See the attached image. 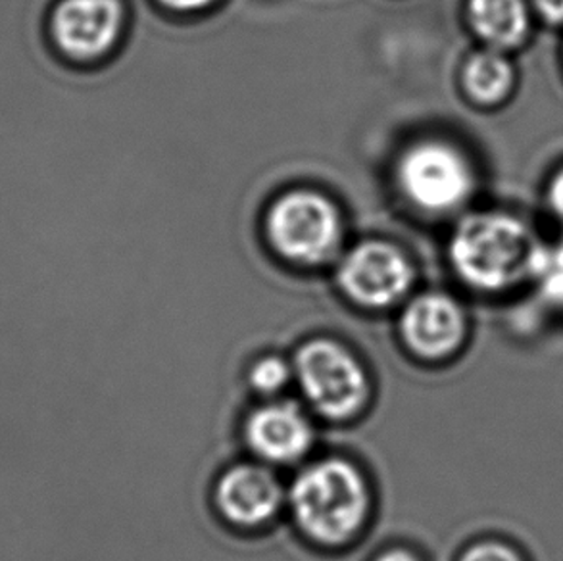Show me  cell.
<instances>
[{
	"mask_svg": "<svg viewBox=\"0 0 563 561\" xmlns=\"http://www.w3.org/2000/svg\"><path fill=\"white\" fill-rule=\"evenodd\" d=\"M339 279L352 300L383 308L406 295L411 283V270L402 254L393 246L367 243L346 256Z\"/></svg>",
	"mask_w": 563,
	"mask_h": 561,
	"instance_id": "cell-6",
	"label": "cell"
},
{
	"mask_svg": "<svg viewBox=\"0 0 563 561\" xmlns=\"http://www.w3.org/2000/svg\"><path fill=\"white\" fill-rule=\"evenodd\" d=\"M462 279L483 290H500L542 267V249L526 223L504 213H481L457 228L450 246Z\"/></svg>",
	"mask_w": 563,
	"mask_h": 561,
	"instance_id": "cell-1",
	"label": "cell"
},
{
	"mask_svg": "<svg viewBox=\"0 0 563 561\" xmlns=\"http://www.w3.org/2000/svg\"><path fill=\"white\" fill-rule=\"evenodd\" d=\"M218 506L221 514L239 525H260L282 506V486L258 465H236L220 479Z\"/></svg>",
	"mask_w": 563,
	"mask_h": 561,
	"instance_id": "cell-9",
	"label": "cell"
},
{
	"mask_svg": "<svg viewBox=\"0 0 563 561\" xmlns=\"http://www.w3.org/2000/svg\"><path fill=\"white\" fill-rule=\"evenodd\" d=\"M465 89L483 105L503 100L514 84V69L503 54L495 51L477 53L470 58L464 72Z\"/></svg>",
	"mask_w": 563,
	"mask_h": 561,
	"instance_id": "cell-12",
	"label": "cell"
},
{
	"mask_svg": "<svg viewBox=\"0 0 563 561\" xmlns=\"http://www.w3.org/2000/svg\"><path fill=\"white\" fill-rule=\"evenodd\" d=\"M406 195L426 210H452L470 197L472 167L464 156L444 143H421L406 152L400 164Z\"/></svg>",
	"mask_w": 563,
	"mask_h": 561,
	"instance_id": "cell-4",
	"label": "cell"
},
{
	"mask_svg": "<svg viewBox=\"0 0 563 561\" xmlns=\"http://www.w3.org/2000/svg\"><path fill=\"white\" fill-rule=\"evenodd\" d=\"M534 7L549 22H563V0H533Z\"/></svg>",
	"mask_w": 563,
	"mask_h": 561,
	"instance_id": "cell-15",
	"label": "cell"
},
{
	"mask_svg": "<svg viewBox=\"0 0 563 561\" xmlns=\"http://www.w3.org/2000/svg\"><path fill=\"white\" fill-rule=\"evenodd\" d=\"M462 561H521V558L511 548L504 547V544L485 542V544L467 550V554L462 558Z\"/></svg>",
	"mask_w": 563,
	"mask_h": 561,
	"instance_id": "cell-14",
	"label": "cell"
},
{
	"mask_svg": "<svg viewBox=\"0 0 563 561\" xmlns=\"http://www.w3.org/2000/svg\"><path fill=\"white\" fill-rule=\"evenodd\" d=\"M122 23L118 0H64L54 12L58 45L77 58H92L114 43Z\"/></svg>",
	"mask_w": 563,
	"mask_h": 561,
	"instance_id": "cell-7",
	"label": "cell"
},
{
	"mask_svg": "<svg viewBox=\"0 0 563 561\" xmlns=\"http://www.w3.org/2000/svg\"><path fill=\"white\" fill-rule=\"evenodd\" d=\"M550 205L554 208L558 218L563 221V169L550 185Z\"/></svg>",
	"mask_w": 563,
	"mask_h": 561,
	"instance_id": "cell-16",
	"label": "cell"
},
{
	"mask_svg": "<svg viewBox=\"0 0 563 561\" xmlns=\"http://www.w3.org/2000/svg\"><path fill=\"white\" fill-rule=\"evenodd\" d=\"M269 233L285 256L321 262L336 246L339 218L325 198L313 193H295L275 206L269 216Z\"/></svg>",
	"mask_w": 563,
	"mask_h": 561,
	"instance_id": "cell-5",
	"label": "cell"
},
{
	"mask_svg": "<svg viewBox=\"0 0 563 561\" xmlns=\"http://www.w3.org/2000/svg\"><path fill=\"white\" fill-rule=\"evenodd\" d=\"M289 365L285 364L283 360L274 356L264 358L252 367V387L264 395H274L289 383Z\"/></svg>",
	"mask_w": 563,
	"mask_h": 561,
	"instance_id": "cell-13",
	"label": "cell"
},
{
	"mask_svg": "<svg viewBox=\"0 0 563 561\" xmlns=\"http://www.w3.org/2000/svg\"><path fill=\"white\" fill-rule=\"evenodd\" d=\"M470 18L481 37L503 48L519 45L529 31L526 0H470Z\"/></svg>",
	"mask_w": 563,
	"mask_h": 561,
	"instance_id": "cell-11",
	"label": "cell"
},
{
	"mask_svg": "<svg viewBox=\"0 0 563 561\" xmlns=\"http://www.w3.org/2000/svg\"><path fill=\"white\" fill-rule=\"evenodd\" d=\"M290 504L306 535L323 544H341L364 524L369 508L366 481L343 460H325L298 475Z\"/></svg>",
	"mask_w": 563,
	"mask_h": 561,
	"instance_id": "cell-2",
	"label": "cell"
},
{
	"mask_svg": "<svg viewBox=\"0 0 563 561\" xmlns=\"http://www.w3.org/2000/svg\"><path fill=\"white\" fill-rule=\"evenodd\" d=\"M377 561H418V558L406 550H393V552L380 556Z\"/></svg>",
	"mask_w": 563,
	"mask_h": 561,
	"instance_id": "cell-18",
	"label": "cell"
},
{
	"mask_svg": "<svg viewBox=\"0 0 563 561\" xmlns=\"http://www.w3.org/2000/svg\"><path fill=\"white\" fill-rule=\"evenodd\" d=\"M246 439L256 454L272 462H295L312 444V427L292 404H269L246 421Z\"/></svg>",
	"mask_w": 563,
	"mask_h": 561,
	"instance_id": "cell-10",
	"label": "cell"
},
{
	"mask_svg": "<svg viewBox=\"0 0 563 561\" xmlns=\"http://www.w3.org/2000/svg\"><path fill=\"white\" fill-rule=\"evenodd\" d=\"M164 2L177 10H195V8L206 7L210 0H164Z\"/></svg>",
	"mask_w": 563,
	"mask_h": 561,
	"instance_id": "cell-17",
	"label": "cell"
},
{
	"mask_svg": "<svg viewBox=\"0 0 563 561\" xmlns=\"http://www.w3.org/2000/svg\"><path fill=\"white\" fill-rule=\"evenodd\" d=\"M295 370L306 398L328 418H349L367 400L366 373L336 342H308L298 350Z\"/></svg>",
	"mask_w": 563,
	"mask_h": 561,
	"instance_id": "cell-3",
	"label": "cell"
},
{
	"mask_svg": "<svg viewBox=\"0 0 563 561\" xmlns=\"http://www.w3.org/2000/svg\"><path fill=\"white\" fill-rule=\"evenodd\" d=\"M402 337L419 356H449L465 337L464 311L444 295H423L406 308Z\"/></svg>",
	"mask_w": 563,
	"mask_h": 561,
	"instance_id": "cell-8",
	"label": "cell"
}]
</instances>
